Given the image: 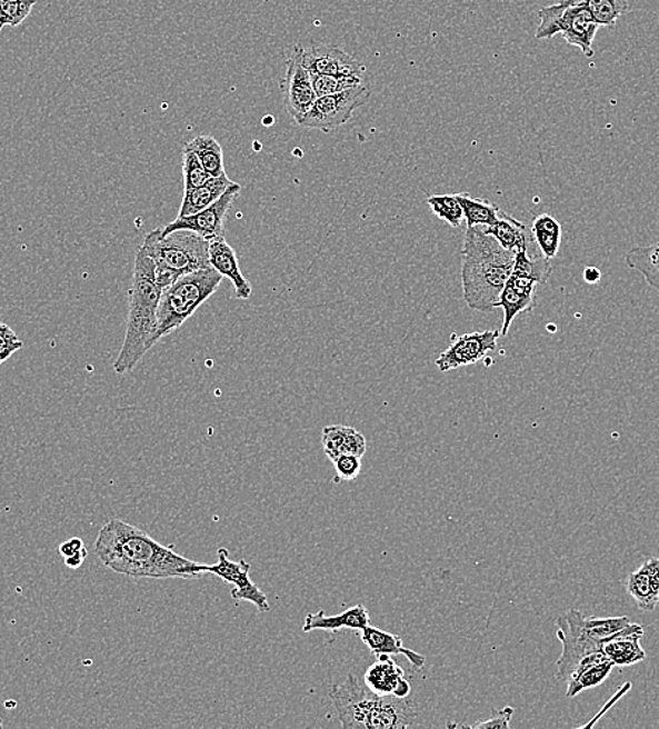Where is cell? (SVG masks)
<instances>
[{"instance_id": "1", "label": "cell", "mask_w": 659, "mask_h": 729, "mask_svg": "<svg viewBox=\"0 0 659 729\" xmlns=\"http://www.w3.org/2000/svg\"><path fill=\"white\" fill-rule=\"evenodd\" d=\"M94 551L107 568L132 578L197 580L207 573L206 565L176 553L121 519H112L99 530Z\"/></svg>"}, {"instance_id": "2", "label": "cell", "mask_w": 659, "mask_h": 729, "mask_svg": "<svg viewBox=\"0 0 659 729\" xmlns=\"http://www.w3.org/2000/svg\"><path fill=\"white\" fill-rule=\"evenodd\" d=\"M516 264V253L502 248L483 227L466 230L462 248V289L468 307L489 313L497 309Z\"/></svg>"}, {"instance_id": "3", "label": "cell", "mask_w": 659, "mask_h": 729, "mask_svg": "<svg viewBox=\"0 0 659 729\" xmlns=\"http://www.w3.org/2000/svg\"><path fill=\"white\" fill-rule=\"evenodd\" d=\"M162 292L151 257L139 248L133 264L126 339L114 362L117 373L131 372L144 353L151 350Z\"/></svg>"}, {"instance_id": "4", "label": "cell", "mask_w": 659, "mask_h": 729, "mask_svg": "<svg viewBox=\"0 0 659 729\" xmlns=\"http://www.w3.org/2000/svg\"><path fill=\"white\" fill-rule=\"evenodd\" d=\"M330 700L341 727L346 729H399L416 726V707L410 699L373 693L353 673L348 675L341 685L331 688Z\"/></svg>"}, {"instance_id": "5", "label": "cell", "mask_w": 659, "mask_h": 729, "mask_svg": "<svg viewBox=\"0 0 659 729\" xmlns=\"http://www.w3.org/2000/svg\"><path fill=\"white\" fill-rule=\"evenodd\" d=\"M141 248L151 257L158 282L163 289L186 273L211 267L209 241L191 230L163 234L162 229H154L144 236Z\"/></svg>"}, {"instance_id": "6", "label": "cell", "mask_w": 659, "mask_h": 729, "mask_svg": "<svg viewBox=\"0 0 659 729\" xmlns=\"http://www.w3.org/2000/svg\"><path fill=\"white\" fill-rule=\"evenodd\" d=\"M630 623L631 620L627 616L608 619L587 618L576 609L561 615L556 619V635L562 646L561 657L557 659L556 678L570 679L582 658L602 651L607 638L623 630Z\"/></svg>"}, {"instance_id": "7", "label": "cell", "mask_w": 659, "mask_h": 729, "mask_svg": "<svg viewBox=\"0 0 659 729\" xmlns=\"http://www.w3.org/2000/svg\"><path fill=\"white\" fill-rule=\"evenodd\" d=\"M223 277L212 267L186 273L163 289L158 308L157 329L152 337V348L163 337L180 329L206 303L221 286Z\"/></svg>"}, {"instance_id": "8", "label": "cell", "mask_w": 659, "mask_h": 729, "mask_svg": "<svg viewBox=\"0 0 659 729\" xmlns=\"http://www.w3.org/2000/svg\"><path fill=\"white\" fill-rule=\"evenodd\" d=\"M551 272L553 267L536 243L528 250L518 251L516 264L497 304L503 310L501 337L508 336L518 314L532 312L536 308V288L548 282Z\"/></svg>"}, {"instance_id": "9", "label": "cell", "mask_w": 659, "mask_h": 729, "mask_svg": "<svg viewBox=\"0 0 659 729\" xmlns=\"http://www.w3.org/2000/svg\"><path fill=\"white\" fill-rule=\"evenodd\" d=\"M538 18L536 39L550 40L561 34L568 46L580 48L587 58L595 56L593 41L599 24L586 8L570 0H559L551 7L540 9Z\"/></svg>"}, {"instance_id": "10", "label": "cell", "mask_w": 659, "mask_h": 729, "mask_svg": "<svg viewBox=\"0 0 659 729\" xmlns=\"http://www.w3.org/2000/svg\"><path fill=\"white\" fill-rule=\"evenodd\" d=\"M371 93L369 86L362 83L357 88L340 91V93L318 98L307 117L303 118L301 127L330 132L346 126L351 120L353 112L368 103Z\"/></svg>"}, {"instance_id": "11", "label": "cell", "mask_w": 659, "mask_h": 729, "mask_svg": "<svg viewBox=\"0 0 659 729\" xmlns=\"http://www.w3.org/2000/svg\"><path fill=\"white\" fill-rule=\"evenodd\" d=\"M302 52L301 44L293 47L291 56L287 59L286 77L281 80L283 104L297 126H301L303 118L318 100L308 69L303 67Z\"/></svg>"}, {"instance_id": "12", "label": "cell", "mask_w": 659, "mask_h": 729, "mask_svg": "<svg viewBox=\"0 0 659 729\" xmlns=\"http://www.w3.org/2000/svg\"><path fill=\"white\" fill-rule=\"evenodd\" d=\"M242 187L233 182L224 194L202 211L190 217H177L176 221L166 224L162 229L163 234L174 232V230H191L201 238L211 241L224 238V218L229 209L232 208L236 198L239 197Z\"/></svg>"}, {"instance_id": "13", "label": "cell", "mask_w": 659, "mask_h": 729, "mask_svg": "<svg viewBox=\"0 0 659 729\" xmlns=\"http://www.w3.org/2000/svg\"><path fill=\"white\" fill-rule=\"evenodd\" d=\"M251 566L246 560L232 561L229 557V550L221 547L218 549V562L213 566H206L207 573H213L222 581L233 583L232 598L236 602L248 600L259 609V612H270L271 606L268 602L266 593L256 586L250 578Z\"/></svg>"}, {"instance_id": "14", "label": "cell", "mask_w": 659, "mask_h": 729, "mask_svg": "<svg viewBox=\"0 0 659 729\" xmlns=\"http://www.w3.org/2000/svg\"><path fill=\"white\" fill-rule=\"evenodd\" d=\"M500 337V330L477 331L460 337L452 336V344L437 358L436 364L439 371L449 372L480 362L487 353L496 350Z\"/></svg>"}, {"instance_id": "15", "label": "cell", "mask_w": 659, "mask_h": 729, "mask_svg": "<svg viewBox=\"0 0 659 729\" xmlns=\"http://www.w3.org/2000/svg\"><path fill=\"white\" fill-rule=\"evenodd\" d=\"M303 67L308 72L335 74V77H362L366 67L337 47L312 46L303 48Z\"/></svg>"}, {"instance_id": "16", "label": "cell", "mask_w": 659, "mask_h": 729, "mask_svg": "<svg viewBox=\"0 0 659 729\" xmlns=\"http://www.w3.org/2000/svg\"><path fill=\"white\" fill-rule=\"evenodd\" d=\"M363 675V683L369 690L380 696H393L398 699H409L411 685L405 678L403 668L390 656L378 657Z\"/></svg>"}, {"instance_id": "17", "label": "cell", "mask_w": 659, "mask_h": 729, "mask_svg": "<svg viewBox=\"0 0 659 729\" xmlns=\"http://www.w3.org/2000/svg\"><path fill=\"white\" fill-rule=\"evenodd\" d=\"M642 636H645L642 626L631 621L623 630L607 638L602 651L615 663V667H631L647 658V652L640 645Z\"/></svg>"}, {"instance_id": "18", "label": "cell", "mask_w": 659, "mask_h": 729, "mask_svg": "<svg viewBox=\"0 0 659 729\" xmlns=\"http://www.w3.org/2000/svg\"><path fill=\"white\" fill-rule=\"evenodd\" d=\"M209 264L223 278L232 281L236 298L248 300L251 297L253 289L240 270L238 254L224 238L209 241Z\"/></svg>"}, {"instance_id": "19", "label": "cell", "mask_w": 659, "mask_h": 729, "mask_svg": "<svg viewBox=\"0 0 659 729\" xmlns=\"http://www.w3.org/2000/svg\"><path fill=\"white\" fill-rule=\"evenodd\" d=\"M627 592L645 612H652L659 603V559L642 562L626 583Z\"/></svg>"}, {"instance_id": "20", "label": "cell", "mask_w": 659, "mask_h": 729, "mask_svg": "<svg viewBox=\"0 0 659 729\" xmlns=\"http://www.w3.org/2000/svg\"><path fill=\"white\" fill-rule=\"evenodd\" d=\"M369 625H371V616H369L368 609L363 605H356L340 615H326L323 610L318 613H309L304 619L303 631H361Z\"/></svg>"}, {"instance_id": "21", "label": "cell", "mask_w": 659, "mask_h": 729, "mask_svg": "<svg viewBox=\"0 0 659 729\" xmlns=\"http://www.w3.org/2000/svg\"><path fill=\"white\" fill-rule=\"evenodd\" d=\"M321 445L331 462L342 455H356L363 458L368 448L367 438L356 428L346 426L324 427L321 432Z\"/></svg>"}, {"instance_id": "22", "label": "cell", "mask_w": 659, "mask_h": 729, "mask_svg": "<svg viewBox=\"0 0 659 729\" xmlns=\"http://www.w3.org/2000/svg\"><path fill=\"white\" fill-rule=\"evenodd\" d=\"M361 640L373 656H405L417 669H421L426 665L425 656L406 648L399 636L390 635L378 627L367 626L361 630Z\"/></svg>"}, {"instance_id": "23", "label": "cell", "mask_w": 659, "mask_h": 729, "mask_svg": "<svg viewBox=\"0 0 659 729\" xmlns=\"http://www.w3.org/2000/svg\"><path fill=\"white\" fill-rule=\"evenodd\" d=\"M486 232L491 234L503 249L518 253L532 248L535 244L532 233L528 232L527 227L518 219L500 211L497 223L492 227L485 228Z\"/></svg>"}, {"instance_id": "24", "label": "cell", "mask_w": 659, "mask_h": 729, "mask_svg": "<svg viewBox=\"0 0 659 729\" xmlns=\"http://www.w3.org/2000/svg\"><path fill=\"white\" fill-rule=\"evenodd\" d=\"M233 182L229 180L227 173L212 177L206 184L198 187V189L184 191L183 202L179 211V217H190L194 213L202 211V209L212 206L224 194V191L232 186Z\"/></svg>"}, {"instance_id": "25", "label": "cell", "mask_w": 659, "mask_h": 729, "mask_svg": "<svg viewBox=\"0 0 659 729\" xmlns=\"http://www.w3.org/2000/svg\"><path fill=\"white\" fill-rule=\"evenodd\" d=\"M626 264L640 272L648 287L659 292V241L631 249L626 254Z\"/></svg>"}, {"instance_id": "26", "label": "cell", "mask_w": 659, "mask_h": 729, "mask_svg": "<svg viewBox=\"0 0 659 729\" xmlns=\"http://www.w3.org/2000/svg\"><path fill=\"white\" fill-rule=\"evenodd\" d=\"M530 233L545 259H555L561 244V224L548 213L536 217Z\"/></svg>"}, {"instance_id": "27", "label": "cell", "mask_w": 659, "mask_h": 729, "mask_svg": "<svg viewBox=\"0 0 659 729\" xmlns=\"http://www.w3.org/2000/svg\"><path fill=\"white\" fill-rule=\"evenodd\" d=\"M457 198L463 208L465 221L468 223V228H489L497 223L501 209L496 203L483 200V198L471 197L468 192L457 194Z\"/></svg>"}, {"instance_id": "28", "label": "cell", "mask_w": 659, "mask_h": 729, "mask_svg": "<svg viewBox=\"0 0 659 729\" xmlns=\"http://www.w3.org/2000/svg\"><path fill=\"white\" fill-rule=\"evenodd\" d=\"M186 147L197 154L209 176L219 177L227 173L224 171L223 150L216 138L200 136L192 139Z\"/></svg>"}, {"instance_id": "29", "label": "cell", "mask_w": 659, "mask_h": 729, "mask_svg": "<svg viewBox=\"0 0 659 729\" xmlns=\"http://www.w3.org/2000/svg\"><path fill=\"white\" fill-rule=\"evenodd\" d=\"M591 13L599 27H613L621 16L629 12L627 0H570Z\"/></svg>"}, {"instance_id": "30", "label": "cell", "mask_w": 659, "mask_h": 729, "mask_svg": "<svg viewBox=\"0 0 659 729\" xmlns=\"http://www.w3.org/2000/svg\"><path fill=\"white\" fill-rule=\"evenodd\" d=\"M615 663L610 659L592 665L591 668L586 669L578 677L568 680L567 697L572 699V697L582 693L583 690L598 688L609 678Z\"/></svg>"}, {"instance_id": "31", "label": "cell", "mask_w": 659, "mask_h": 729, "mask_svg": "<svg viewBox=\"0 0 659 729\" xmlns=\"http://www.w3.org/2000/svg\"><path fill=\"white\" fill-rule=\"evenodd\" d=\"M309 74L318 98L340 93V91L357 88V86L363 83L362 77H335V74L314 72H309Z\"/></svg>"}, {"instance_id": "32", "label": "cell", "mask_w": 659, "mask_h": 729, "mask_svg": "<svg viewBox=\"0 0 659 729\" xmlns=\"http://www.w3.org/2000/svg\"><path fill=\"white\" fill-rule=\"evenodd\" d=\"M433 216L451 224L452 228H459L465 221L463 208L455 196H431L427 200Z\"/></svg>"}, {"instance_id": "33", "label": "cell", "mask_w": 659, "mask_h": 729, "mask_svg": "<svg viewBox=\"0 0 659 729\" xmlns=\"http://www.w3.org/2000/svg\"><path fill=\"white\" fill-rule=\"evenodd\" d=\"M37 0H0V31L4 26L16 27L29 18Z\"/></svg>"}, {"instance_id": "34", "label": "cell", "mask_w": 659, "mask_h": 729, "mask_svg": "<svg viewBox=\"0 0 659 729\" xmlns=\"http://www.w3.org/2000/svg\"><path fill=\"white\" fill-rule=\"evenodd\" d=\"M183 176H184V191L198 189L212 179L208 171L203 169L200 159L192 152L191 149L184 147L183 152Z\"/></svg>"}, {"instance_id": "35", "label": "cell", "mask_w": 659, "mask_h": 729, "mask_svg": "<svg viewBox=\"0 0 659 729\" xmlns=\"http://www.w3.org/2000/svg\"><path fill=\"white\" fill-rule=\"evenodd\" d=\"M336 481H353L362 470V458L356 455H342L333 462Z\"/></svg>"}, {"instance_id": "36", "label": "cell", "mask_w": 659, "mask_h": 729, "mask_svg": "<svg viewBox=\"0 0 659 729\" xmlns=\"http://www.w3.org/2000/svg\"><path fill=\"white\" fill-rule=\"evenodd\" d=\"M23 346V341L19 339L18 334L8 324H0V364L7 362Z\"/></svg>"}, {"instance_id": "37", "label": "cell", "mask_w": 659, "mask_h": 729, "mask_svg": "<svg viewBox=\"0 0 659 729\" xmlns=\"http://www.w3.org/2000/svg\"><path fill=\"white\" fill-rule=\"evenodd\" d=\"M513 712H516V710H513L511 706L503 707L502 710L492 711V716L489 718V720L483 722H477L475 723V726H470L469 728H477V729L509 728V721H511Z\"/></svg>"}, {"instance_id": "38", "label": "cell", "mask_w": 659, "mask_h": 729, "mask_svg": "<svg viewBox=\"0 0 659 729\" xmlns=\"http://www.w3.org/2000/svg\"><path fill=\"white\" fill-rule=\"evenodd\" d=\"M58 550H59V555H61L63 559H67V557H72L74 555L82 553V551L88 549H86L82 539L72 538L67 541H63V543L59 546Z\"/></svg>"}, {"instance_id": "39", "label": "cell", "mask_w": 659, "mask_h": 729, "mask_svg": "<svg viewBox=\"0 0 659 729\" xmlns=\"http://www.w3.org/2000/svg\"><path fill=\"white\" fill-rule=\"evenodd\" d=\"M630 688H631V683H630V682H627L625 686H621V688H620V690L618 691V693H616L615 697H612V699H610V700L608 701V703L603 706V709H602L601 711H599V715H598V716H595L593 720H592V721H589V722L587 723V726H583V728L593 727L595 723H597V721L599 720V718H601V716H603L605 712H607V711L610 709V706L615 705L616 701H618V700L620 699L621 696L626 695L627 691L630 690Z\"/></svg>"}, {"instance_id": "40", "label": "cell", "mask_w": 659, "mask_h": 729, "mask_svg": "<svg viewBox=\"0 0 659 729\" xmlns=\"http://www.w3.org/2000/svg\"><path fill=\"white\" fill-rule=\"evenodd\" d=\"M89 551L84 550L82 553L74 555L72 557H67L66 566L71 568V570H79L80 567L84 565L86 559H88Z\"/></svg>"}, {"instance_id": "41", "label": "cell", "mask_w": 659, "mask_h": 729, "mask_svg": "<svg viewBox=\"0 0 659 729\" xmlns=\"http://www.w3.org/2000/svg\"><path fill=\"white\" fill-rule=\"evenodd\" d=\"M601 277L602 273L597 267H588L586 268V272H583V278H586L588 283H598Z\"/></svg>"}, {"instance_id": "42", "label": "cell", "mask_w": 659, "mask_h": 729, "mask_svg": "<svg viewBox=\"0 0 659 729\" xmlns=\"http://www.w3.org/2000/svg\"><path fill=\"white\" fill-rule=\"evenodd\" d=\"M14 706H16L14 701H12V703H10V701H7V709H14Z\"/></svg>"}, {"instance_id": "43", "label": "cell", "mask_w": 659, "mask_h": 729, "mask_svg": "<svg viewBox=\"0 0 659 729\" xmlns=\"http://www.w3.org/2000/svg\"><path fill=\"white\" fill-rule=\"evenodd\" d=\"M2 727H3V721H2V718H0V728H2Z\"/></svg>"}]
</instances>
